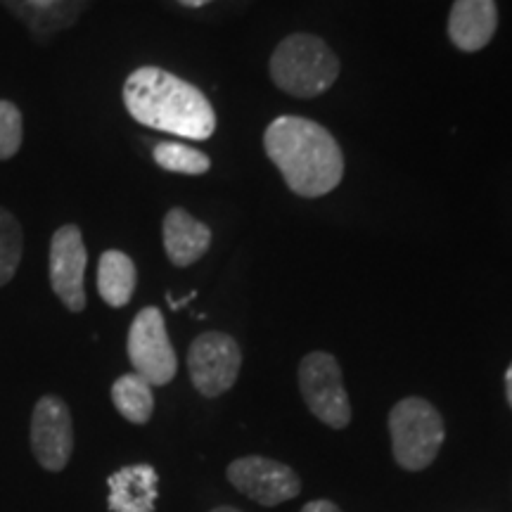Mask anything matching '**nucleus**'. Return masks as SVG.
I'll list each match as a JSON object with an SVG mask.
<instances>
[{"mask_svg":"<svg viewBox=\"0 0 512 512\" xmlns=\"http://www.w3.org/2000/svg\"><path fill=\"white\" fill-rule=\"evenodd\" d=\"M496 27V0H456L448 15V36L463 53H477L489 46Z\"/></svg>","mask_w":512,"mask_h":512,"instance_id":"obj_11","label":"nucleus"},{"mask_svg":"<svg viewBox=\"0 0 512 512\" xmlns=\"http://www.w3.org/2000/svg\"><path fill=\"white\" fill-rule=\"evenodd\" d=\"M162 235L166 256L178 268L192 266L195 261H200L211 247L209 226H204L202 221H197L195 216H190L181 207H174L164 216Z\"/></svg>","mask_w":512,"mask_h":512,"instance_id":"obj_13","label":"nucleus"},{"mask_svg":"<svg viewBox=\"0 0 512 512\" xmlns=\"http://www.w3.org/2000/svg\"><path fill=\"white\" fill-rule=\"evenodd\" d=\"M31 5H36V8H53L57 0H29Z\"/></svg>","mask_w":512,"mask_h":512,"instance_id":"obj_22","label":"nucleus"},{"mask_svg":"<svg viewBox=\"0 0 512 512\" xmlns=\"http://www.w3.org/2000/svg\"><path fill=\"white\" fill-rule=\"evenodd\" d=\"M299 389L304 403L320 422L344 430L351 422V403L335 356L325 351L306 354L299 363Z\"/></svg>","mask_w":512,"mask_h":512,"instance_id":"obj_5","label":"nucleus"},{"mask_svg":"<svg viewBox=\"0 0 512 512\" xmlns=\"http://www.w3.org/2000/svg\"><path fill=\"white\" fill-rule=\"evenodd\" d=\"M86 264L88 252L83 245L81 228L74 223L57 228L50 240V287H53L55 297L72 313L86 309V287H83Z\"/></svg>","mask_w":512,"mask_h":512,"instance_id":"obj_10","label":"nucleus"},{"mask_svg":"<svg viewBox=\"0 0 512 512\" xmlns=\"http://www.w3.org/2000/svg\"><path fill=\"white\" fill-rule=\"evenodd\" d=\"M152 157H155L157 166H162L164 171H171V174L200 176L211 169V159L204 152L181 143H159Z\"/></svg>","mask_w":512,"mask_h":512,"instance_id":"obj_16","label":"nucleus"},{"mask_svg":"<svg viewBox=\"0 0 512 512\" xmlns=\"http://www.w3.org/2000/svg\"><path fill=\"white\" fill-rule=\"evenodd\" d=\"M389 434L396 463L403 470L418 472L434 463L441 444H444V420L430 401L403 399L389 413Z\"/></svg>","mask_w":512,"mask_h":512,"instance_id":"obj_4","label":"nucleus"},{"mask_svg":"<svg viewBox=\"0 0 512 512\" xmlns=\"http://www.w3.org/2000/svg\"><path fill=\"white\" fill-rule=\"evenodd\" d=\"M211 512H240L238 508H230V505H221V508H214Z\"/></svg>","mask_w":512,"mask_h":512,"instance_id":"obj_23","label":"nucleus"},{"mask_svg":"<svg viewBox=\"0 0 512 512\" xmlns=\"http://www.w3.org/2000/svg\"><path fill=\"white\" fill-rule=\"evenodd\" d=\"M107 486H110L107 508L112 512H155L159 475L152 465L119 467L107 477Z\"/></svg>","mask_w":512,"mask_h":512,"instance_id":"obj_12","label":"nucleus"},{"mask_svg":"<svg viewBox=\"0 0 512 512\" xmlns=\"http://www.w3.org/2000/svg\"><path fill=\"white\" fill-rule=\"evenodd\" d=\"M138 285V273L133 259L119 249H107L98 264V292L105 304L121 309L131 302Z\"/></svg>","mask_w":512,"mask_h":512,"instance_id":"obj_14","label":"nucleus"},{"mask_svg":"<svg viewBox=\"0 0 512 512\" xmlns=\"http://www.w3.org/2000/svg\"><path fill=\"white\" fill-rule=\"evenodd\" d=\"M126 349L136 375L150 382L152 387H164L176 377L178 358L171 347L162 311L157 306H145L143 311H138L128 330Z\"/></svg>","mask_w":512,"mask_h":512,"instance_id":"obj_6","label":"nucleus"},{"mask_svg":"<svg viewBox=\"0 0 512 512\" xmlns=\"http://www.w3.org/2000/svg\"><path fill=\"white\" fill-rule=\"evenodd\" d=\"M226 477L240 494L252 498L254 503L264 505V508L292 501L302 491V482H299L297 472L292 467L261 456L233 460L228 465Z\"/></svg>","mask_w":512,"mask_h":512,"instance_id":"obj_9","label":"nucleus"},{"mask_svg":"<svg viewBox=\"0 0 512 512\" xmlns=\"http://www.w3.org/2000/svg\"><path fill=\"white\" fill-rule=\"evenodd\" d=\"M271 79L292 98H316L339 76V60L323 38L311 34L287 36L271 55Z\"/></svg>","mask_w":512,"mask_h":512,"instance_id":"obj_3","label":"nucleus"},{"mask_svg":"<svg viewBox=\"0 0 512 512\" xmlns=\"http://www.w3.org/2000/svg\"><path fill=\"white\" fill-rule=\"evenodd\" d=\"M242 368L240 344L226 332H202L188 351V370L195 389L207 399L226 394Z\"/></svg>","mask_w":512,"mask_h":512,"instance_id":"obj_7","label":"nucleus"},{"mask_svg":"<svg viewBox=\"0 0 512 512\" xmlns=\"http://www.w3.org/2000/svg\"><path fill=\"white\" fill-rule=\"evenodd\" d=\"M178 3L185 5V8H202V5L211 3V0H178Z\"/></svg>","mask_w":512,"mask_h":512,"instance_id":"obj_21","label":"nucleus"},{"mask_svg":"<svg viewBox=\"0 0 512 512\" xmlns=\"http://www.w3.org/2000/svg\"><path fill=\"white\" fill-rule=\"evenodd\" d=\"M112 403L119 415H124L133 425H145L155 413V394L152 384L136 373L121 375L112 384Z\"/></svg>","mask_w":512,"mask_h":512,"instance_id":"obj_15","label":"nucleus"},{"mask_svg":"<svg viewBox=\"0 0 512 512\" xmlns=\"http://www.w3.org/2000/svg\"><path fill=\"white\" fill-rule=\"evenodd\" d=\"M124 105L138 124L190 140L216 131V114L200 88L159 67H140L124 83Z\"/></svg>","mask_w":512,"mask_h":512,"instance_id":"obj_2","label":"nucleus"},{"mask_svg":"<svg viewBox=\"0 0 512 512\" xmlns=\"http://www.w3.org/2000/svg\"><path fill=\"white\" fill-rule=\"evenodd\" d=\"M505 394H508V403L512 406V363H510L508 373H505Z\"/></svg>","mask_w":512,"mask_h":512,"instance_id":"obj_20","label":"nucleus"},{"mask_svg":"<svg viewBox=\"0 0 512 512\" xmlns=\"http://www.w3.org/2000/svg\"><path fill=\"white\" fill-rule=\"evenodd\" d=\"M22 226L12 211L0 207V287H5L15 278L19 261H22Z\"/></svg>","mask_w":512,"mask_h":512,"instance_id":"obj_17","label":"nucleus"},{"mask_svg":"<svg viewBox=\"0 0 512 512\" xmlns=\"http://www.w3.org/2000/svg\"><path fill=\"white\" fill-rule=\"evenodd\" d=\"M31 453L48 472H62L74 453V420L64 399L46 394L31 413Z\"/></svg>","mask_w":512,"mask_h":512,"instance_id":"obj_8","label":"nucleus"},{"mask_svg":"<svg viewBox=\"0 0 512 512\" xmlns=\"http://www.w3.org/2000/svg\"><path fill=\"white\" fill-rule=\"evenodd\" d=\"M302 512H342L332 501H311L306 503Z\"/></svg>","mask_w":512,"mask_h":512,"instance_id":"obj_19","label":"nucleus"},{"mask_svg":"<svg viewBox=\"0 0 512 512\" xmlns=\"http://www.w3.org/2000/svg\"><path fill=\"white\" fill-rule=\"evenodd\" d=\"M22 112L15 102L0 100V162L12 159L22 147Z\"/></svg>","mask_w":512,"mask_h":512,"instance_id":"obj_18","label":"nucleus"},{"mask_svg":"<svg viewBox=\"0 0 512 512\" xmlns=\"http://www.w3.org/2000/svg\"><path fill=\"white\" fill-rule=\"evenodd\" d=\"M264 147L299 197H323L342 183L344 155L328 128L304 117H278L264 133Z\"/></svg>","mask_w":512,"mask_h":512,"instance_id":"obj_1","label":"nucleus"}]
</instances>
